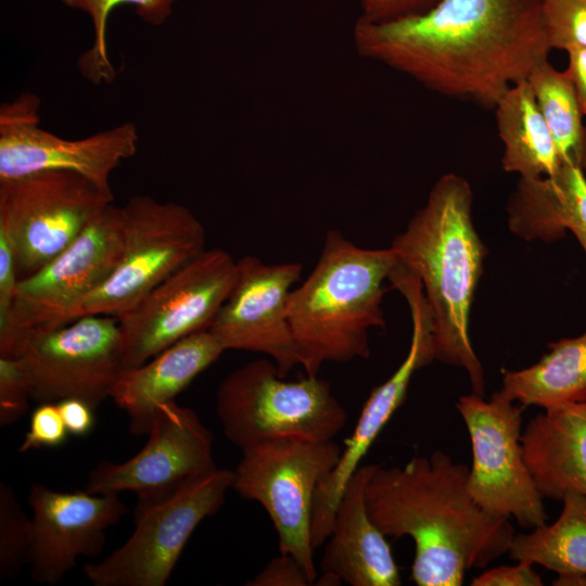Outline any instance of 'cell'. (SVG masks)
<instances>
[{
	"instance_id": "cell-1",
	"label": "cell",
	"mask_w": 586,
	"mask_h": 586,
	"mask_svg": "<svg viewBox=\"0 0 586 586\" xmlns=\"http://www.w3.org/2000/svg\"><path fill=\"white\" fill-rule=\"evenodd\" d=\"M358 54L438 94L493 109L551 51L542 0H441L392 21L359 16Z\"/></svg>"
},
{
	"instance_id": "cell-2",
	"label": "cell",
	"mask_w": 586,
	"mask_h": 586,
	"mask_svg": "<svg viewBox=\"0 0 586 586\" xmlns=\"http://www.w3.org/2000/svg\"><path fill=\"white\" fill-rule=\"evenodd\" d=\"M469 468L436 450L403 467L374 470L366 502L386 537L415 543L411 579L418 586H460L467 571L508 552L514 536L508 518L484 511L467 487Z\"/></svg>"
},
{
	"instance_id": "cell-3",
	"label": "cell",
	"mask_w": 586,
	"mask_h": 586,
	"mask_svg": "<svg viewBox=\"0 0 586 586\" xmlns=\"http://www.w3.org/2000/svg\"><path fill=\"white\" fill-rule=\"evenodd\" d=\"M472 201L468 180L443 175L391 247L397 263L421 280L433 321L434 358L464 369L472 393L483 396L484 370L469 320L486 247L473 226Z\"/></svg>"
},
{
	"instance_id": "cell-4",
	"label": "cell",
	"mask_w": 586,
	"mask_h": 586,
	"mask_svg": "<svg viewBox=\"0 0 586 586\" xmlns=\"http://www.w3.org/2000/svg\"><path fill=\"white\" fill-rule=\"evenodd\" d=\"M397 263L390 249L355 245L329 230L310 275L290 292L288 319L300 366L318 375L324 362L368 358V330L384 327L383 282Z\"/></svg>"
},
{
	"instance_id": "cell-5",
	"label": "cell",
	"mask_w": 586,
	"mask_h": 586,
	"mask_svg": "<svg viewBox=\"0 0 586 586\" xmlns=\"http://www.w3.org/2000/svg\"><path fill=\"white\" fill-rule=\"evenodd\" d=\"M216 412L225 436L241 451L282 437L331 441L347 422L328 381L318 375L286 381L266 358L242 365L221 381Z\"/></svg>"
},
{
	"instance_id": "cell-6",
	"label": "cell",
	"mask_w": 586,
	"mask_h": 586,
	"mask_svg": "<svg viewBox=\"0 0 586 586\" xmlns=\"http://www.w3.org/2000/svg\"><path fill=\"white\" fill-rule=\"evenodd\" d=\"M120 207L125 235L116 268L63 315L59 327L84 316L118 318L205 250L204 227L187 206L135 195Z\"/></svg>"
},
{
	"instance_id": "cell-7",
	"label": "cell",
	"mask_w": 586,
	"mask_h": 586,
	"mask_svg": "<svg viewBox=\"0 0 586 586\" xmlns=\"http://www.w3.org/2000/svg\"><path fill=\"white\" fill-rule=\"evenodd\" d=\"M341 450L333 440L275 438L242 450L233 470L232 488L262 505L277 531L280 552L292 556L311 583L317 577L310 536L314 497Z\"/></svg>"
},
{
	"instance_id": "cell-8",
	"label": "cell",
	"mask_w": 586,
	"mask_h": 586,
	"mask_svg": "<svg viewBox=\"0 0 586 586\" xmlns=\"http://www.w3.org/2000/svg\"><path fill=\"white\" fill-rule=\"evenodd\" d=\"M112 202L72 171L42 170L0 181V229L13 245L20 279L65 250Z\"/></svg>"
},
{
	"instance_id": "cell-9",
	"label": "cell",
	"mask_w": 586,
	"mask_h": 586,
	"mask_svg": "<svg viewBox=\"0 0 586 586\" xmlns=\"http://www.w3.org/2000/svg\"><path fill=\"white\" fill-rule=\"evenodd\" d=\"M124 235L122 207L111 203L65 250L21 278L0 329V356H13L27 333L58 328L73 305L99 288L120 259Z\"/></svg>"
},
{
	"instance_id": "cell-10",
	"label": "cell",
	"mask_w": 586,
	"mask_h": 586,
	"mask_svg": "<svg viewBox=\"0 0 586 586\" xmlns=\"http://www.w3.org/2000/svg\"><path fill=\"white\" fill-rule=\"evenodd\" d=\"M237 277V260L205 249L117 319L123 369L140 366L181 339L208 329Z\"/></svg>"
},
{
	"instance_id": "cell-11",
	"label": "cell",
	"mask_w": 586,
	"mask_h": 586,
	"mask_svg": "<svg viewBox=\"0 0 586 586\" xmlns=\"http://www.w3.org/2000/svg\"><path fill=\"white\" fill-rule=\"evenodd\" d=\"M456 408L471 440L467 487L474 501L492 515L512 517L524 528L545 524L543 497L523 455V406L499 390L489 400L473 393L461 396Z\"/></svg>"
},
{
	"instance_id": "cell-12",
	"label": "cell",
	"mask_w": 586,
	"mask_h": 586,
	"mask_svg": "<svg viewBox=\"0 0 586 586\" xmlns=\"http://www.w3.org/2000/svg\"><path fill=\"white\" fill-rule=\"evenodd\" d=\"M232 481L233 470L216 468L135 517V530L119 548L85 565L88 581L94 586H164L194 530L222 506Z\"/></svg>"
},
{
	"instance_id": "cell-13",
	"label": "cell",
	"mask_w": 586,
	"mask_h": 586,
	"mask_svg": "<svg viewBox=\"0 0 586 586\" xmlns=\"http://www.w3.org/2000/svg\"><path fill=\"white\" fill-rule=\"evenodd\" d=\"M13 356L27 372L33 400L79 398L95 409L110 397L123 370L118 321L91 315L30 332L18 341Z\"/></svg>"
},
{
	"instance_id": "cell-14",
	"label": "cell",
	"mask_w": 586,
	"mask_h": 586,
	"mask_svg": "<svg viewBox=\"0 0 586 586\" xmlns=\"http://www.w3.org/2000/svg\"><path fill=\"white\" fill-rule=\"evenodd\" d=\"M216 468L211 431L192 409L173 400L156 412L139 453L119 463L101 461L91 470L86 491L133 493L137 517Z\"/></svg>"
},
{
	"instance_id": "cell-15",
	"label": "cell",
	"mask_w": 586,
	"mask_h": 586,
	"mask_svg": "<svg viewBox=\"0 0 586 586\" xmlns=\"http://www.w3.org/2000/svg\"><path fill=\"white\" fill-rule=\"evenodd\" d=\"M40 100L23 93L0 110V181L42 170L78 174L113 198V170L133 156L138 129L132 123L81 139H64L40 127Z\"/></svg>"
},
{
	"instance_id": "cell-16",
	"label": "cell",
	"mask_w": 586,
	"mask_h": 586,
	"mask_svg": "<svg viewBox=\"0 0 586 586\" xmlns=\"http://www.w3.org/2000/svg\"><path fill=\"white\" fill-rule=\"evenodd\" d=\"M302 270L300 263L265 264L252 255L237 260L233 286L209 332L226 351L267 355L285 377L300 365L288 319V298Z\"/></svg>"
},
{
	"instance_id": "cell-17",
	"label": "cell",
	"mask_w": 586,
	"mask_h": 586,
	"mask_svg": "<svg viewBox=\"0 0 586 586\" xmlns=\"http://www.w3.org/2000/svg\"><path fill=\"white\" fill-rule=\"evenodd\" d=\"M33 544L28 565L38 584L55 585L81 557L95 558L106 530L128 512L118 494L59 492L42 484L30 486Z\"/></svg>"
},
{
	"instance_id": "cell-18",
	"label": "cell",
	"mask_w": 586,
	"mask_h": 586,
	"mask_svg": "<svg viewBox=\"0 0 586 586\" xmlns=\"http://www.w3.org/2000/svg\"><path fill=\"white\" fill-rule=\"evenodd\" d=\"M411 320L412 335L405 359L385 382L372 390L335 466L317 486L310 524L314 549L324 545L346 484L384 425L405 402L413 373L434 360L430 317L424 311L415 310Z\"/></svg>"
},
{
	"instance_id": "cell-19",
	"label": "cell",
	"mask_w": 586,
	"mask_h": 586,
	"mask_svg": "<svg viewBox=\"0 0 586 586\" xmlns=\"http://www.w3.org/2000/svg\"><path fill=\"white\" fill-rule=\"evenodd\" d=\"M375 464L360 466L343 491L320 562L324 585L397 586L400 575L386 536L372 521L367 483Z\"/></svg>"
},
{
	"instance_id": "cell-20",
	"label": "cell",
	"mask_w": 586,
	"mask_h": 586,
	"mask_svg": "<svg viewBox=\"0 0 586 586\" xmlns=\"http://www.w3.org/2000/svg\"><path fill=\"white\" fill-rule=\"evenodd\" d=\"M225 351L208 329L194 332L144 364L123 369L109 398L128 416L132 435H148L158 409L175 400Z\"/></svg>"
},
{
	"instance_id": "cell-21",
	"label": "cell",
	"mask_w": 586,
	"mask_h": 586,
	"mask_svg": "<svg viewBox=\"0 0 586 586\" xmlns=\"http://www.w3.org/2000/svg\"><path fill=\"white\" fill-rule=\"evenodd\" d=\"M521 443L543 498L586 495V398L544 407L522 431Z\"/></svg>"
},
{
	"instance_id": "cell-22",
	"label": "cell",
	"mask_w": 586,
	"mask_h": 586,
	"mask_svg": "<svg viewBox=\"0 0 586 586\" xmlns=\"http://www.w3.org/2000/svg\"><path fill=\"white\" fill-rule=\"evenodd\" d=\"M510 230L531 241H556L570 230L586 254V177L563 163L552 176L523 179L508 204Z\"/></svg>"
},
{
	"instance_id": "cell-23",
	"label": "cell",
	"mask_w": 586,
	"mask_h": 586,
	"mask_svg": "<svg viewBox=\"0 0 586 586\" xmlns=\"http://www.w3.org/2000/svg\"><path fill=\"white\" fill-rule=\"evenodd\" d=\"M493 110L504 145L505 171L535 179L560 169L563 163L527 79L511 86Z\"/></svg>"
},
{
	"instance_id": "cell-24",
	"label": "cell",
	"mask_w": 586,
	"mask_h": 586,
	"mask_svg": "<svg viewBox=\"0 0 586 586\" xmlns=\"http://www.w3.org/2000/svg\"><path fill=\"white\" fill-rule=\"evenodd\" d=\"M548 346L538 362L504 372L500 391L523 407L586 398V332Z\"/></svg>"
},
{
	"instance_id": "cell-25",
	"label": "cell",
	"mask_w": 586,
	"mask_h": 586,
	"mask_svg": "<svg viewBox=\"0 0 586 586\" xmlns=\"http://www.w3.org/2000/svg\"><path fill=\"white\" fill-rule=\"evenodd\" d=\"M561 501L553 523L514 534L508 553L512 560L553 571L560 578L586 576V495L569 492Z\"/></svg>"
},
{
	"instance_id": "cell-26",
	"label": "cell",
	"mask_w": 586,
	"mask_h": 586,
	"mask_svg": "<svg viewBox=\"0 0 586 586\" xmlns=\"http://www.w3.org/2000/svg\"><path fill=\"white\" fill-rule=\"evenodd\" d=\"M539 111L562 163L586 170V127L573 82L566 71L548 61L527 77Z\"/></svg>"
},
{
	"instance_id": "cell-27",
	"label": "cell",
	"mask_w": 586,
	"mask_h": 586,
	"mask_svg": "<svg viewBox=\"0 0 586 586\" xmlns=\"http://www.w3.org/2000/svg\"><path fill=\"white\" fill-rule=\"evenodd\" d=\"M66 7L85 12L91 20L93 41L80 56L81 74L93 84H107L116 76L107 47V22L113 10L120 5H133L136 13L145 22L160 25L170 14L162 0H61Z\"/></svg>"
},
{
	"instance_id": "cell-28",
	"label": "cell",
	"mask_w": 586,
	"mask_h": 586,
	"mask_svg": "<svg viewBox=\"0 0 586 586\" xmlns=\"http://www.w3.org/2000/svg\"><path fill=\"white\" fill-rule=\"evenodd\" d=\"M33 520L21 508L13 488L0 484V579L14 577L28 564Z\"/></svg>"
},
{
	"instance_id": "cell-29",
	"label": "cell",
	"mask_w": 586,
	"mask_h": 586,
	"mask_svg": "<svg viewBox=\"0 0 586 586\" xmlns=\"http://www.w3.org/2000/svg\"><path fill=\"white\" fill-rule=\"evenodd\" d=\"M551 50L586 48V0H542Z\"/></svg>"
},
{
	"instance_id": "cell-30",
	"label": "cell",
	"mask_w": 586,
	"mask_h": 586,
	"mask_svg": "<svg viewBox=\"0 0 586 586\" xmlns=\"http://www.w3.org/2000/svg\"><path fill=\"white\" fill-rule=\"evenodd\" d=\"M30 399V381L21 360L0 356V425L8 426L21 419Z\"/></svg>"
},
{
	"instance_id": "cell-31",
	"label": "cell",
	"mask_w": 586,
	"mask_h": 586,
	"mask_svg": "<svg viewBox=\"0 0 586 586\" xmlns=\"http://www.w3.org/2000/svg\"><path fill=\"white\" fill-rule=\"evenodd\" d=\"M56 403H41L33 411L29 429L20 447V453L43 447H58L68 435Z\"/></svg>"
},
{
	"instance_id": "cell-32",
	"label": "cell",
	"mask_w": 586,
	"mask_h": 586,
	"mask_svg": "<svg viewBox=\"0 0 586 586\" xmlns=\"http://www.w3.org/2000/svg\"><path fill=\"white\" fill-rule=\"evenodd\" d=\"M311 584L301 564L290 555L281 553L245 585L249 586H306Z\"/></svg>"
},
{
	"instance_id": "cell-33",
	"label": "cell",
	"mask_w": 586,
	"mask_h": 586,
	"mask_svg": "<svg viewBox=\"0 0 586 586\" xmlns=\"http://www.w3.org/2000/svg\"><path fill=\"white\" fill-rule=\"evenodd\" d=\"M18 280L13 245L4 230L0 229V329L10 319Z\"/></svg>"
},
{
	"instance_id": "cell-34",
	"label": "cell",
	"mask_w": 586,
	"mask_h": 586,
	"mask_svg": "<svg viewBox=\"0 0 586 586\" xmlns=\"http://www.w3.org/2000/svg\"><path fill=\"white\" fill-rule=\"evenodd\" d=\"M441 0H358L360 17L369 21H392L421 14Z\"/></svg>"
},
{
	"instance_id": "cell-35",
	"label": "cell",
	"mask_w": 586,
	"mask_h": 586,
	"mask_svg": "<svg viewBox=\"0 0 586 586\" xmlns=\"http://www.w3.org/2000/svg\"><path fill=\"white\" fill-rule=\"evenodd\" d=\"M517 565H501L485 571L472 579L473 586H542V577L533 564L518 561Z\"/></svg>"
},
{
	"instance_id": "cell-36",
	"label": "cell",
	"mask_w": 586,
	"mask_h": 586,
	"mask_svg": "<svg viewBox=\"0 0 586 586\" xmlns=\"http://www.w3.org/2000/svg\"><path fill=\"white\" fill-rule=\"evenodd\" d=\"M61 417L69 434L87 435L94 424V408L79 398H66L56 403Z\"/></svg>"
},
{
	"instance_id": "cell-37",
	"label": "cell",
	"mask_w": 586,
	"mask_h": 586,
	"mask_svg": "<svg viewBox=\"0 0 586 586\" xmlns=\"http://www.w3.org/2000/svg\"><path fill=\"white\" fill-rule=\"evenodd\" d=\"M566 72L573 82L581 110L586 115V48H577L568 52Z\"/></svg>"
},
{
	"instance_id": "cell-38",
	"label": "cell",
	"mask_w": 586,
	"mask_h": 586,
	"mask_svg": "<svg viewBox=\"0 0 586 586\" xmlns=\"http://www.w3.org/2000/svg\"><path fill=\"white\" fill-rule=\"evenodd\" d=\"M162 1H163L164 5H165L168 10L171 11V7H173L174 2L177 1V0H162Z\"/></svg>"
}]
</instances>
